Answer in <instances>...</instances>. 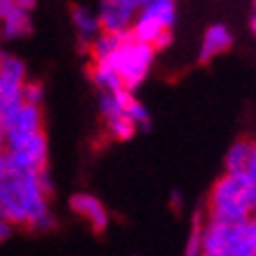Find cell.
<instances>
[{"label":"cell","mask_w":256,"mask_h":256,"mask_svg":"<svg viewBox=\"0 0 256 256\" xmlns=\"http://www.w3.org/2000/svg\"><path fill=\"white\" fill-rule=\"evenodd\" d=\"M16 10H22V8H16L12 0H0V22H2V19H8L10 14H14Z\"/></svg>","instance_id":"7402d4cb"},{"label":"cell","mask_w":256,"mask_h":256,"mask_svg":"<svg viewBox=\"0 0 256 256\" xmlns=\"http://www.w3.org/2000/svg\"><path fill=\"white\" fill-rule=\"evenodd\" d=\"M68 207L92 228L94 233H104L108 228V210L104 207V202L99 198H94L90 193H73L68 200Z\"/></svg>","instance_id":"9c48e42d"},{"label":"cell","mask_w":256,"mask_h":256,"mask_svg":"<svg viewBox=\"0 0 256 256\" xmlns=\"http://www.w3.org/2000/svg\"><path fill=\"white\" fill-rule=\"evenodd\" d=\"M22 99L26 101V104L42 106V99H45V87H42V82L26 78V82H24V87H22Z\"/></svg>","instance_id":"d6986e66"},{"label":"cell","mask_w":256,"mask_h":256,"mask_svg":"<svg viewBox=\"0 0 256 256\" xmlns=\"http://www.w3.org/2000/svg\"><path fill=\"white\" fill-rule=\"evenodd\" d=\"M127 92H130L127 87L116 90V92H101L99 110L104 118L106 134L113 141H130L136 134V124L124 113V94Z\"/></svg>","instance_id":"52a82bcc"},{"label":"cell","mask_w":256,"mask_h":256,"mask_svg":"<svg viewBox=\"0 0 256 256\" xmlns=\"http://www.w3.org/2000/svg\"><path fill=\"white\" fill-rule=\"evenodd\" d=\"M2 40H5V36H2V31H0V54H2Z\"/></svg>","instance_id":"f1b7e54d"},{"label":"cell","mask_w":256,"mask_h":256,"mask_svg":"<svg viewBox=\"0 0 256 256\" xmlns=\"http://www.w3.org/2000/svg\"><path fill=\"white\" fill-rule=\"evenodd\" d=\"M176 22V0H150L139 8L132 24V38L144 40L156 50L170 45L172 26Z\"/></svg>","instance_id":"277c9868"},{"label":"cell","mask_w":256,"mask_h":256,"mask_svg":"<svg viewBox=\"0 0 256 256\" xmlns=\"http://www.w3.org/2000/svg\"><path fill=\"white\" fill-rule=\"evenodd\" d=\"M5 144H8V130H5V122L0 120V150H5Z\"/></svg>","instance_id":"484cf974"},{"label":"cell","mask_w":256,"mask_h":256,"mask_svg":"<svg viewBox=\"0 0 256 256\" xmlns=\"http://www.w3.org/2000/svg\"><path fill=\"white\" fill-rule=\"evenodd\" d=\"M186 254L195 256V254H202V221L195 218L193 221V230L188 235L186 240Z\"/></svg>","instance_id":"ffe728a7"},{"label":"cell","mask_w":256,"mask_h":256,"mask_svg":"<svg viewBox=\"0 0 256 256\" xmlns=\"http://www.w3.org/2000/svg\"><path fill=\"white\" fill-rule=\"evenodd\" d=\"M249 28H252V33L256 38V0H254V10H252V19H249Z\"/></svg>","instance_id":"4316f807"},{"label":"cell","mask_w":256,"mask_h":256,"mask_svg":"<svg viewBox=\"0 0 256 256\" xmlns=\"http://www.w3.org/2000/svg\"><path fill=\"white\" fill-rule=\"evenodd\" d=\"M156 47L144 42V40L130 38L124 40L122 45L118 47L116 52L108 56V62L116 66V70L120 73L124 87L127 90H136V87L146 80L148 70L153 66V59H156Z\"/></svg>","instance_id":"5b68a950"},{"label":"cell","mask_w":256,"mask_h":256,"mask_svg":"<svg viewBox=\"0 0 256 256\" xmlns=\"http://www.w3.org/2000/svg\"><path fill=\"white\" fill-rule=\"evenodd\" d=\"M132 33H110V31H99L96 36L92 38V42L87 45L90 50V56H92V62H104V59H108L113 52H116L118 47L122 45L124 40L130 38Z\"/></svg>","instance_id":"5bb4252c"},{"label":"cell","mask_w":256,"mask_h":256,"mask_svg":"<svg viewBox=\"0 0 256 256\" xmlns=\"http://www.w3.org/2000/svg\"><path fill=\"white\" fill-rule=\"evenodd\" d=\"M204 256H256V218L224 224L207 218L202 224Z\"/></svg>","instance_id":"3957f363"},{"label":"cell","mask_w":256,"mask_h":256,"mask_svg":"<svg viewBox=\"0 0 256 256\" xmlns=\"http://www.w3.org/2000/svg\"><path fill=\"white\" fill-rule=\"evenodd\" d=\"M16 8H22V10H26V12H33L36 10V0H12Z\"/></svg>","instance_id":"d4e9b609"},{"label":"cell","mask_w":256,"mask_h":256,"mask_svg":"<svg viewBox=\"0 0 256 256\" xmlns=\"http://www.w3.org/2000/svg\"><path fill=\"white\" fill-rule=\"evenodd\" d=\"M252 153H254V141H249V139L235 141L233 146L228 148V153H226L224 170L226 172H244Z\"/></svg>","instance_id":"e0dca14e"},{"label":"cell","mask_w":256,"mask_h":256,"mask_svg":"<svg viewBox=\"0 0 256 256\" xmlns=\"http://www.w3.org/2000/svg\"><path fill=\"white\" fill-rule=\"evenodd\" d=\"M254 218H256V214H254Z\"/></svg>","instance_id":"1f68e13d"},{"label":"cell","mask_w":256,"mask_h":256,"mask_svg":"<svg viewBox=\"0 0 256 256\" xmlns=\"http://www.w3.org/2000/svg\"><path fill=\"white\" fill-rule=\"evenodd\" d=\"M124 113L132 118V122L136 124V130H148V124H150V116H148L146 106H144L139 99H134L132 90L124 94Z\"/></svg>","instance_id":"ac0fdd59"},{"label":"cell","mask_w":256,"mask_h":256,"mask_svg":"<svg viewBox=\"0 0 256 256\" xmlns=\"http://www.w3.org/2000/svg\"><path fill=\"white\" fill-rule=\"evenodd\" d=\"M14 228H16L14 224H10L8 218L0 216V242L10 240V238H12V233H14Z\"/></svg>","instance_id":"44dd1931"},{"label":"cell","mask_w":256,"mask_h":256,"mask_svg":"<svg viewBox=\"0 0 256 256\" xmlns=\"http://www.w3.org/2000/svg\"><path fill=\"white\" fill-rule=\"evenodd\" d=\"M90 78H92L94 87L101 90V92H116V90H122L124 87L120 73H118L116 66H113L108 59H104V62H92Z\"/></svg>","instance_id":"9a60e30c"},{"label":"cell","mask_w":256,"mask_h":256,"mask_svg":"<svg viewBox=\"0 0 256 256\" xmlns=\"http://www.w3.org/2000/svg\"><path fill=\"white\" fill-rule=\"evenodd\" d=\"M244 176H247L252 184H256V146H254V153H252V158H249L247 167H244Z\"/></svg>","instance_id":"603a6c76"},{"label":"cell","mask_w":256,"mask_h":256,"mask_svg":"<svg viewBox=\"0 0 256 256\" xmlns=\"http://www.w3.org/2000/svg\"><path fill=\"white\" fill-rule=\"evenodd\" d=\"M230 47H233V33H230V28L224 26V24H212L210 28L204 31V36H202L198 59H200V64H210L212 59H216L224 52H228Z\"/></svg>","instance_id":"8fae6325"},{"label":"cell","mask_w":256,"mask_h":256,"mask_svg":"<svg viewBox=\"0 0 256 256\" xmlns=\"http://www.w3.org/2000/svg\"><path fill=\"white\" fill-rule=\"evenodd\" d=\"M70 22H73V28L78 33V40L82 47L90 45L94 36L101 31L99 14L85 5H70Z\"/></svg>","instance_id":"4fadbf2b"},{"label":"cell","mask_w":256,"mask_h":256,"mask_svg":"<svg viewBox=\"0 0 256 256\" xmlns=\"http://www.w3.org/2000/svg\"><path fill=\"white\" fill-rule=\"evenodd\" d=\"M0 216L33 230H50L56 224L38 172H16L0 181Z\"/></svg>","instance_id":"6da1fadb"},{"label":"cell","mask_w":256,"mask_h":256,"mask_svg":"<svg viewBox=\"0 0 256 256\" xmlns=\"http://www.w3.org/2000/svg\"><path fill=\"white\" fill-rule=\"evenodd\" d=\"M12 174L16 172H40L47 167V136L45 130L24 134H8L5 144Z\"/></svg>","instance_id":"8992f818"},{"label":"cell","mask_w":256,"mask_h":256,"mask_svg":"<svg viewBox=\"0 0 256 256\" xmlns=\"http://www.w3.org/2000/svg\"><path fill=\"white\" fill-rule=\"evenodd\" d=\"M26 82V64L14 54H0V85L2 99H22V87ZM0 99V101H2Z\"/></svg>","instance_id":"30bf717a"},{"label":"cell","mask_w":256,"mask_h":256,"mask_svg":"<svg viewBox=\"0 0 256 256\" xmlns=\"http://www.w3.org/2000/svg\"><path fill=\"white\" fill-rule=\"evenodd\" d=\"M136 2L134 0H99V24L101 31L110 33H132V24L136 19Z\"/></svg>","instance_id":"ba28073f"},{"label":"cell","mask_w":256,"mask_h":256,"mask_svg":"<svg viewBox=\"0 0 256 256\" xmlns=\"http://www.w3.org/2000/svg\"><path fill=\"white\" fill-rule=\"evenodd\" d=\"M254 146H256V141H254Z\"/></svg>","instance_id":"4dcf8cb0"},{"label":"cell","mask_w":256,"mask_h":256,"mask_svg":"<svg viewBox=\"0 0 256 256\" xmlns=\"http://www.w3.org/2000/svg\"><path fill=\"white\" fill-rule=\"evenodd\" d=\"M178 204H181V200H178V193H174V195H172V207H174V210H178Z\"/></svg>","instance_id":"83f0119b"},{"label":"cell","mask_w":256,"mask_h":256,"mask_svg":"<svg viewBox=\"0 0 256 256\" xmlns=\"http://www.w3.org/2000/svg\"><path fill=\"white\" fill-rule=\"evenodd\" d=\"M0 31L8 40H19L31 36L33 31V24H31V12L26 10H16L14 14H10L8 19L0 22Z\"/></svg>","instance_id":"2e32d148"},{"label":"cell","mask_w":256,"mask_h":256,"mask_svg":"<svg viewBox=\"0 0 256 256\" xmlns=\"http://www.w3.org/2000/svg\"><path fill=\"white\" fill-rule=\"evenodd\" d=\"M0 99H2V85H0Z\"/></svg>","instance_id":"f546056e"},{"label":"cell","mask_w":256,"mask_h":256,"mask_svg":"<svg viewBox=\"0 0 256 256\" xmlns=\"http://www.w3.org/2000/svg\"><path fill=\"white\" fill-rule=\"evenodd\" d=\"M10 174H12V167H10L8 153H5V150H0V181H2V178H8Z\"/></svg>","instance_id":"cb8c5ba5"},{"label":"cell","mask_w":256,"mask_h":256,"mask_svg":"<svg viewBox=\"0 0 256 256\" xmlns=\"http://www.w3.org/2000/svg\"><path fill=\"white\" fill-rule=\"evenodd\" d=\"M0 120L5 122L8 134L36 132V130H42V108L36 106V104H26L24 101L14 113H10L8 118H0Z\"/></svg>","instance_id":"7c38bea8"},{"label":"cell","mask_w":256,"mask_h":256,"mask_svg":"<svg viewBox=\"0 0 256 256\" xmlns=\"http://www.w3.org/2000/svg\"><path fill=\"white\" fill-rule=\"evenodd\" d=\"M210 218L235 224L256 214V184H252L244 172H226L210 190Z\"/></svg>","instance_id":"7a4b0ae2"}]
</instances>
